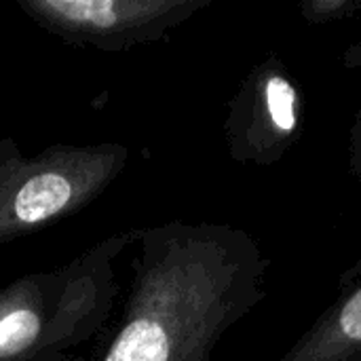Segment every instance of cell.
Returning a JSON list of instances; mask_svg holds the SVG:
<instances>
[{
	"label": "cell",
	"instance_id": "7",
	"mask_svg": "<svg viewBox=\"0 0 361 361\" xmlns=\"http://www.w3.org/2000/svg\"><path fill=\"white\" fill-rule=\"evenodd\" d=\"M51 8L74 21H87L95 25H110L114 21V4L108 0L97 2H51Z\"/></svg>",
	"mask_w": 361,
	"mask_h": 361
},
{
	"label": "cell",
	"instance_id": "9",
	"mask_svg": "<svg viewBox=\"0 0 361 361\" xmlns=\"http://www.w3.org/2000/svg\"><path fill=\"white\" fill-rule=\"evenodd\" d=\"M343 66L347 70H360L361 68V40L349 44L343 53Z\"/></svg>",
	"mask_w": 361,
	"mask_h": 361
},
{
	"label": "cell",
	"instance_id": "2",
	"mask_svg": "<svg viewBox=\"0 0 361 361\" xmlns=\"http://www.w3.org/2000/svg\"><path fill=\"white\" fill-rule=\"evenodd\" d=\"M279 361H361V283L343 288Z\"/></svg>",
	"mask_w": 361,
	"mask_h": 361
},
{
	"label": "cell",
	"instance_id": "5",
	"mask_svg": "<svg viewBox=\"0 0 361 361\" xmlns=\"http://www.w3.org/2000/svg\"><path fill=\"white\" fill-rule=\"evenodd\" d=\"M38 334V317L32 311H13L0 319V357L19 353Z\"/></svg>",
	"mask_w": 361,
	"mask_h": 361
},
{
	"label": "cell",
	"instance_id": "8",
	"mask_svg": "<svg viewBox=\"0 0 361 361\" xmlns=\"http://www.w3.org/2000/svg\"><path fill=\"white\" fill-rule=\"evenodd\" d=\"M349 173L361 182V108L357 110L353 125L349 129V159H347Z\"/></svg>",
	"mask_w": 361,
	"mask_h": 361
},
{
	"label": "cell",
	"instance_id": "4",
	"mask_svg": "<svg viewBox=\"0 0 361 361\" xmlns=\"http://www.w3.org/2000/svg\"><path fill=\"white\" fill-rule=\"evenodd\" d=\"M169 353L167 330L152 319H137L121 332L106 361H169Z\"/></svg>",
	"mask_w": 361,
	"mask_h": 361
},
{
	"label": "cell",
	"instance_id": "1",
	"mask_svg": "<svg viewBox=\"0 0 361 361\" xmlns=\"http://www.w3.org/2000/svg\"><path fill=\"white\" fill-rule=\"evenodd\" d=\"M305 95L279 53L258 63L235 102V154L256 165L279 163L300 140Z\"/></svg>",
	"mask_w": 361,
	"mask_h": 361
},
{
	"label": "cell",
	"instance_id": "6",
	"mask_svg": "<svg viewBox=\"0 0 361 361\" xmlns=\"http://www.w3.org/2000/svg\"><path fill=\"white\" fill-rule=\"evenodd\" d=\"M298 11L307 23L328 25L355 17L361 11V0H302Z\"/></svg>",
	"mask_w": 361,
	"mask_h": 361
},
{
	"label": "cell",
	"instance_id": "3",
	"mask_svg": "<svg viewBox=\"0 0 361 361\" xmlns=\"http://www.w3.org/2000/svg\"><path fill=\"white\" fill-rule=\"evenodd\" d=\"M72 188L59 173H40L25 182L15 199V214L21 222H38L57 214L70 201Z\"/></svg>",
	"mask_w": 361,
	"mask_h": 361
}]
</instances>
